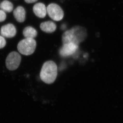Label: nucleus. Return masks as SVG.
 I'll list each match as a JSON object with an SVG mask.
<instances>
[{
    "label": "nucleus",
    "instance_id": "f257e3e1",
    "mask_svg": "<svg viewBox=\"0 0 123 123\" xmlns=\"http://www.w3.org/2000/svg\"><path fill=\"white\" fill-rule=\"evenodd\" d=\"M86 29L80 26H75L64 32L62 36L63 44L74 43L79 45L87 37Z\"/></svg>",
    "mask_w": 123,
    "mask_h": 123
},
{
    "label": "nucleus",
    "instance_id": "f03ea898",
    "mask_svg": "<svg viewBox=\"0 0 123 123\" xmlns=\"http://www.w3.org/2000/svg\"><path fill=\"white\" fill-rule=\"evenodd\" d=\"M57 74V65L52 61H48L42 65L40 75L42 81L47 84H51L56 80Z\"/></svg>",
    "mask_w": 123,
    "mask_h": 123
},
{
    "label": "nucleus",
    "instance_id": "7ed1b4c3",
    "mask_svg": "<svg viewBox=\"0 0 123 123\" xmlns=\"http://www.w3.org/2000/svg\"><path fill=\"white\" fill-rule=\"evenodd\" d=\"M36 42L33 38H25L19 42L17 49L19 52L25 55L33 54L36 48Z\"/></svg>",
    "mask_w": 123,
    "mask_h": 123
},
{
    "label": "nucleus",
    "instance_id": "20e7f679",
    "mask_svg": "<svg viewBox=\"0 0 123 123\" xmlns=\"http://www.w3.org/2000/svg\"><path fill=\"white\" fill-rule=\"evenodd\" d=\"M21 57L18 53L13 51L10 53L6 60L7 68L11 71H14L19 68L21 62Z\"/></svg>",
    "mask_w": 123,
    "mask_h": 123
},
{
    "label": "nucleus",
    "instance_id": "39448f33",
    "mask_svg": "<svg viewBox=\"0 0 123 123\" xmlns=\"http://www.w3.org/2000/svg\"><path fill=\"white\" fill-rule=\"evenodd\" d=\"M47 12L52 20L56 21H60L64 17L62 9L59 5L55 3L50 4L47 8Z\"/></svg>",
    "mask_w": 123,
    "mask_h": 123
},
{
    "label": "nucleus",
    "instance_id": "423d86ee",
    "mask_svg": "<svg viewBox=\"0 0 123 123\" xmlns=\"http://www.w3.org/2000/svg\"><path fill=\"white\" fill-rule=\"evenodd\" d=\"M79 45L74 43H66L63 44L60 49V55L62 57H68L73 55L78 49Z\"/></svg>",
    "mask_w": 123,
    "mask_h": 123
},
{
    "label": "nucleus",
    "instance_id": "0eeeda50",
    "mask_svg": "<svg viewBox=\"0 0 123 123\" xmlns=\"http://www.w3.org/2000/svg\"><path fill=\"white\" fill-rule=\"evenodd\" d=\"M16 30L15 26L11 24L5 25L1 28L0 33L3 37H13L15 36Z\"/></svg>",
    "mask_w": 123,
    "mask_h": 123
},
{
    "label": "nucleus",
    "instance_id": "6e6552de",
    "mask_svg": "<svg viewBox=\"0 0 123 123\" xmlns=\"http://www.w3.org/2000/svg\"><path fill=\"white\" fill-rule=\"evenodd\" d=\"M33 10L35 15L40 18H44L47 15V9L45 5L41 2L36 4Z\"/></svg>",
    "mask_w": 123,
    "mask_h": 123
},
{
    "label": "nucleus",
    "instance_id": "1a4fd4ad",
    "mask_svg": "<svg viewBox=\"0 0 123 123\" xmlns=\"http://www.w3.org/2000/svg\"><path fill=\"white\" fill-rule=\"evenodd\" d=\"M40 28L42 31L47 33L53 32L56 30V26L52 21H47L42 22L40 25Z\"/></svg>",
    "mask_w": 123,
    "mask_h": 123
},
{
    "label": "nucleus",
    "instance_id": "9d476101",
    "mask_svg": "<svg viewBox=\"0 0 123 123\" xmlns=\"http://www.w3.org/2000/svg\"><path fill=\"white\" fill-rule=\"evenodd\" d=\"M14 16L16 20L19 22H24L25 20L26 12L25 9L21 6L16 8L13 12Z\"/></svg>",
    "mask_w": 123,
    "mask_h": 123
},
{
    "label": "nucleus",
    "instance_id": "9b49d317",
    "mask_svg": "<svg viewBox=\"0 0 123 123\" xmlns=\"http://www.w3.org/2000/svg\"><path fill=\"white\" fill-rule=\"evenodd\" d=\"M23 34L26 38L34 39L37 36V32L34 28L31 26H28L24 29Z\"/></svg>",
    "mask_w": 123,
    "mask_h": 123
},
{
    "label": "nucleus",
    "instance_id": "f8f14e48",
    "mask_svg": "<svg viewBox=\"0 0 123 123\" xmlns=\"http://www.w3.org/2000/svg\"><path fill=\"white\" fill-rule=\"evenodd\" d=\"M0 8L4 12H10L13 11V5L9 1L4 0L0 4Z\"/></svg>",
    "mask_w": 123,
    "mask_h": 123
},
{
    "label": "nucleus",
    "instance_id": "ddd939ff",
    "mask_svg": "<svg viewBox=\"0 0 123 123\" xmlns=\"http://www.w3.org/2000/svg\"><path fill=\"white\" fill-rule=\"evenodd\" d=\"M6 41L2 36H0V49L3 48L6 45Z\"/></svg>",
    "mask_w": 123,
    "mask_h": 123
},
{
    "label": "nucleus",
    "instance_id": "4468645a",
    "mask_svg": "<svg viewBox=\"0 0 123 123\" xmlns=\"http://www.w3.org/2000/svg\"><path fill=\"white\" fill-rule=\"evenodd\" d=\"M6 18V14L2 10H0V22L4 21Z\"/></svg>",
    "mask_w": 123,
    "mask_h": 123
},
{
    "label": "nucleus",
    "instance_id": "2eb2a0df",
    "mask_svg": "<svg viewBox=\"0 0 123 123\" xmlns=\"http://www.w3.org/2000/svg\"><path fill=\"white\" fill-rule=\"evenodd\" d=\"M26 2L27 3H32L36 2L38 0H25Z\"/></svg>",
    "mask_w": 123,
    "mask_h": 123
}]
</instances>
